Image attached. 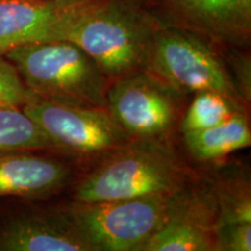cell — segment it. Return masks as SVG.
Listing matches in <instances>:
<instances>
[{
    "instance_id": "cell-1",
    "label": "cell",
    "mask_w": 251,
    "mask_h": 251,
    "mask_svg": "<svg viewBox=\"0 0 251 251\" xmlns=\"http://www.w3.org/2000/svg\"><path fill=\"white\" fill-rule=\"evenodd\" d=\"M158 26L137 0H90L70 12L59 40L83 49L112 83L146 69Z\"/></svg>"
},
{
    "instance_id": "cell-2",
    "label": "cell",
    "mask_w": 251,
    "mask_h": 251,
    "mask_svg": "<svg viewBox=\"0 0 251 251\" xmlns=\"http://www.w3.org/2000/svg\"><path fill=\"white\" fill-rule=\"evenodd\" d=\"M187 183L186 168L165 139H131L81 178L75 187L74 201L172 194Z\"/></svg>"
},
{
    "instance_id": "cell-3",
    "label": "cell",
    "mask_w": 251,
    "mask_h": 251,
    "mask_svg": "<svg viewBox=\"0 0 251 251\" xmlns=\"http://www.w3.org/2000/svg\"><path fill=\"white\" fill-rule=\"evenodd\" d=\"M1 56L14 65L34 96L69 105L106 108L108 79L91 56L70 41L28 43Z\"/></svg>"
},
{
    "instance_id": "cell-4",
    "label": "cell",
    "mask_w": 251,
    "mask_h": 251,
    "mask_svg": "<svg viewBox=\"0 0 251 251\" xmlns=\"http://www.w3.org/2000/svg\"><path fill=\"white\" fill-rule=\"evenodd\" d=\"M171 194L62 206L90 251H141L162 225Z\"/></svg>"
},
{
    "instance_id": "cell-5",
    "label": "cell",
    "mask_w": 251,
    "mask_h": 251,
    "mask_svg": "<svg viewBox=\"0 0 251 251\" xmlns=\"http://www.w3.org/2000/svg\"><path fill=\"white\" fill-rule=\"evenodd\" d=\"M144 70L180 94L216 91L241 101L221 49L179 28L159 24Z\"/></svg>"
},
{
    "instance_id": "cell-6",
    "label": "cell",
    "mask_w": 251,
    "mask_h": 251,
    "mask_svg": "<svg viewBox=\"0 0 251 251\" xmlns=\"http://www.w3.org/2000/svg\"><path fill=\"white\" fill-rule=\"evenodd\" d=\"M21 108L45 131L55 151L106 156L131 140L107 108L69 105L36 96Z\"/></svg>"
},
{
    "instance_id": "cell-7",
    "label": "cell",
    "mask_w": 251,
    "mask_h": 251,
    "mask_svg": "<svg viewBox=\"0 0 251 251\" xmlns=\"http://www.w3.org/2000/svg\"><path fill=\"white\" fill-rule=\"evenodd\" d=\"M180 96L141 70L109 83L106 108L131 139H165L177 121Z\"/></svg>"
},
{
    "instance_id": "cell-8",
    "label": "cell",
    "mask_w": 251,
    "mask_h": 251,
    "mask_svg": "<svg viewBox=\"0 0 251 251\" xmlns=\"http://www.w3.org/2000/svg\"><path fill=\"white\" fill-rule=\"evenodd\" d=\"M40 200H0V251H90L63 207Z\"/></svg>"
},
{
    "instance_id": "cell-9",
    "label": "cell",
    "mask_w": 251,
    "mask_h": 251,
    "mask_svg": "<svg viewBox=\"0 0 251 251\" xmlns=\"http://www.w3.org/2000/svg\"><path fill=\"white\" fill-rule=\"evenodd\" d=\"M153 1V0H152ZM163 26L190 31L220 49H247L251 40V0H155Z\"/></svg>"
},
{
    "instance_id": "cell-10",
    "label": "cell",
    "mask_w": 251,
    "mask_h": 251,
    "mask_svg": "<svg viewBox=\"0 0 251 251\" xmlns=\"http://www.w3.org/2000/svg\"><path fill=\"white\" fill-rule=\"evenodd\" d=\"M218 206L205 181L172 193L159 228L141 251H215Z\"/></svg>"
},
{
    "instance_id": "cell-11",
    "label": "cell",
    "mask_w": 251,
    "mask_h": 251,
    "mask_svg": "<svg viewBox=\"0 0 251 251\" xmlns=\"http://www.w3.org/2000/svg\"><path fill=\"white\" fill-rule=\"evenodd\" d=\"M45 151L0 155V200L7 198L47 199L67 186L71 170Z\"/></svg>"
},
{
    "instance_id": "cell-12",
    "label": "cell",
    "mask_w": 251,
    "mask_h": 251,
    "mask_svg": "<svg viewBox=\"0 0 251 251\" xmlns=\"http://www.w3.org/2000/svg\"><path fill=\"white\" fill-rule=\"evenodd\" d=\"M77 5L0 0V55L28 43L59 40L68 15Z\"/></svg>"
},
{
    "instance_id": "cell-13",
    "label": "cell",
    "mask_w": 251,
    "mask_h": 251,
    "mask_svg": "<svg viewBox=\"0 0 251 251\" xmlns=\"http://www.w3.org/2000/svg\"><path fill=\"white\" fill-rule=\"evenodd\" d=\"M188 153L199 162L216 161L251 144L247 112H238L221 124L183 134Z\"/></svg>"
},
{
    "instance_id": "cell-14",
    "label": "cell",
    "mask_w": 251,
    "mask_h": 251,
    "mask_svg": "<svg viewBox=\"0 0 251 251\" xmlns=\"http://www.w3.org/2000/svg\"><path fill=\"white\" fill-rule=\"evenodd\" d=\"M205 184L218 206V224L251 222V183L246 166L218 169Z\"/></svg>"
},
{
    "instance_id": "cell-15",
    "label": "cell",
    "mask_w": 251,
    "mask_h": 251,
    "mask_svg": "<svg viewBox=\"0 0 251 251\" xmlns=\"http://www.w3.org/2000/svg\"><path fill=\"white\" fill-rule=\"evenodd\" d=\"M20 151H55V147L20 106L0 105V155Z\"/></svg>"
},
{
    "instance_id": "cell-16",
    "label": "cell",
    "mask_w": 251,
    "mask_h": 251,
    "mask_svg": "<svg viewBox=\"0 0 251 251\" xmlns=\"http://www.w3.org/2000/svg\"><path fill=\"white\" fill-rule=\"evenodd\" d=\"M247 106L238 100L216 91H200L196 93L191 105L181 119V134L213 127L228 120L238 112L246 111Z\"/></svg>"
},
{
    "instance_id": "cell-17",
    "label": "cell",
    "mask_w": 251,
    "mask_h": 251,
    "mask_svg": "<svg viewBox=\"0 0 251 251\" xmlns=\"http://www.w3.org/2000/svg\"><path fill=\"white\" fill-rule=\"evenodd\" d=\"M235 90L246 106L251 101V59L246 49H221Z\"/></svg>"
},
{
    "instance_id": "cell-18",
    "label": "cell",
    "mask_w": 251,
    "mask_h": 251,
    "mask_svg": "<svg viewBox=\"0 0 251 251\" xmlns=\"http://www.w3.org/2000/svg\"><path fill=\"white\" fill-rule=\"evenodd\" d=\"M33 97L34 93L25 85L14 65L0 55V105L21 107Z\"/></svg>"
},
{
    "instance_id": "cell-19",
    "label": "cell",
    "mask_w": 251,
    "mask_h": 251,
    "mask_svg": "<svg viewBox=\"0 0 251 251\" xmlns=\"http://www.w3.org/2000/svg\"><path fill=\"white\" fill-rule=\"evenodd\" d=\"M251 222L218 224L215 251H250Z\"/></svg>"
},
{
    "instance_id": "cell-20",
    "label": "cell",
    "mask_w": 251,
    "mask_h": 251,
    "mask_svg": "<svg viewBox=\"0 0 251 251\" xmlns=\"http://www.w3.org/2000/svg\"><path fill=\"white\" fill-rule=\"evenodd\" d=\"M39 1L55 2V4H61V5H77V4H81V2L90 1V0H39Z\"/></svg>"
},
{
    "instance_id": "cell-21",
    "label": "cell",
    "mask_w": 251,
    "mask_h": 251,
    "mask_svg": "<svg viewBox=\"0 0 251 251\" xmlns=\"http://www.w3.org/2000/svg\"><path fill=\"white\" fill-rule=\"evenodd\" d=\"M137 1H139V2H141V4H143V5H144V2L148 1V0H137Z\"/></svg>"
}]
</instances>
